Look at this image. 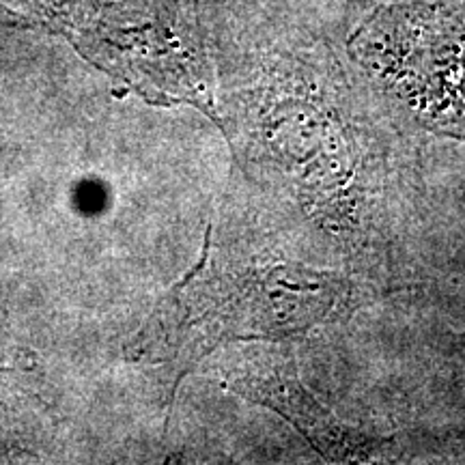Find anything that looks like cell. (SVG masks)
Here are the masks:
<instances>
[{
    "label": "cell",
    "instance_id": "obj_2",
    "mask_svg": "<svg viewBox=\"0 0 465 465\" xmlns=\"http://www.w3.org/2000/svg\"><path fill=\"white\" fill-rule=\"evenodd\" d=\"M237 386L242 388H235V391H242L246 397L282 411V416H287L325 457L347 461V459L369 455V450L375 446L371 438H364L334 420V416L322 410L317 401L308 397L304 388L293 380H284L282 375H259L242 380Z\"/></svg>",
    "mask_w": 465,
    "mask_h": 465
},
{
    "label": "cell",
    "instance_id": "obj_1",
    "mask_svg": "<svg viewBox=\"0 0 465 465\" xmlns=\"http://www.w3.org/2000/svg\"><path fill=\"white\" fill-rule=\"evenodd\" d=\"M353 302L345 278L302 265L201 261L153 312L138 353L190 369L220 345L287 339L342 317Z\"/></svg>",
    "mask_w": 465,
    "mask_h": 465
}]
</instances>
